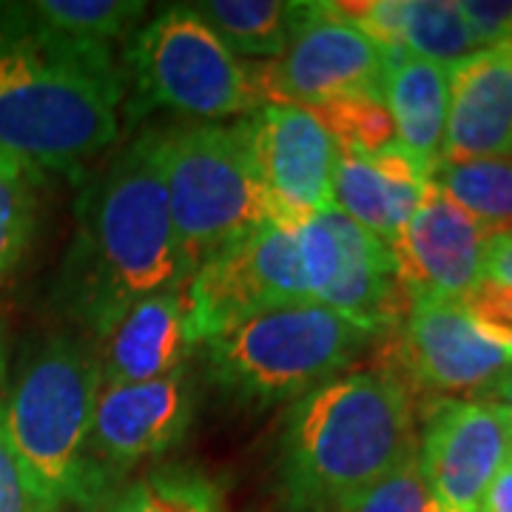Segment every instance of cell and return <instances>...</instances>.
I'll use <instances>...</instances> for the list:
<instances>
[{
	"mask_svg": "<svg viewBox=\"0 0 512 512\" xmlns=\"http://www.w3.org/2000/svg\"><path fill=\"white\" fill-rule=\"evenodd\" d=\"M382 100L393 120L396 143L436 174L450 111V66L421 60L410 52H390Z\"/></svg>",
	"mask_w": 512,
	"mask_h": 512,
	"instance_id": "cell-19",
	"label": "cell"
},
{
	"mask_svg": "<svg viewBox=\"0 0 512 512\" xmlns=\"http://www.w3.org/2000/svg\"><path fill=\"white\" fill-rule=\"evenodd\" d=\"M348 512H433L419 450L404 458L379 484H373Z\"/></svg>",
	"mask_w": 512,
	"mask_h": 512,
	"instance_id": "cell-27",
	"label": "cell"
},
{
	"mask_svg": "<svg viewBox=\"0 0 512 512\" xmlns=\"http://www.w3.org/2000/svg\"><path fill=\"white\" fill-rule=\"evenodd\" d=\"M478 512H512V456L495 473L493 484L487 487Z\"/></svg>",
	"mask_w": 512,
	"mask_h": 512,
	"instance_id": "cell-32",
	"label": "cell"
},
{
	"mask_svg": "<svg viewBox=\"0 0 512 512\" xmlns=\"http://www.w3.org/2000/svg\"><path fill=\"white\" fill-rule=\"evenodd\" d=\"M402 49L439 66H456L476 55L481 43L456 0H402Z\"/></svg>",
	"mask_w": 512,
	"mask_h": 512,
	"instance_id": "cell-24",
	"label": "cell"
},
{
	"mask_svg": "<svg viewBox=\"0 0 512 512\" xmlns=\"http://www.w3.org/2000/svg\"><path fill=\"white\" fill-rule=\"evenodd\" d=\"M100 345L103 384L154 382L185 370L197 342L188 328L183 288L154 293L131 305Z\"/></svg>",
	"mask_w": 512,
	"mask_h": 512,
	"instance_id": "cell-18",
	"label": "cell"
},
{
	"mask_svg": "<svg viewBox=\"0 0 512 512\" xmlns=\"http://www.w3.org/2000/svg\"><path fill=\"white\" fill-rule=\"evenodd\" d=\"M100 387V356L92 345L52 336L23 359L0 407V427L12 450L57 507H92L100 493L89 450Z\"/></svg>",
	"mask_w": 512,
	"mask_h": 512,
	"instance_id": "cell-4",
	"label": "cell"
},
{
	"mask_svg": "<svg viewBox=\"0 0 512 512\" xmlns=\"http://www.w3.org/2000/svg\"><path fill=\"white\" fill-rule=\"evenodd\" d=\"M239 126L276 222L296 225L333 208L339 148L311 111L262 106Z\"/></svg>",
	"mask_w": 512,
	"mask_h": 512,
	"instance_id": "cell-12",
	"label": "cell"
},
{
	"mask_svg": "<svg viewBox=\"0 0 512 512\" xmlns=\"http://www.w3.org/2000/svg\"><path fill=\"white\" fill-rule=\"evenodd\" d=\"M433 183L493 234L512 231V157L441 163Z\"/></svg>",
	"mask_w": 512,
	"mask_h": 512,
	"instance_id": "cell-23",
	"label": "cell"
},
{
	"mask_svg": "<svg viewBox=\"0 0 512 512\" xmlns=\"http://www.w3.org/2000/svg\"><path fill=\"white\" fill-rule=\"evenodd\" d=\"M419 450L413 390L393 367L350 370L291 402L276 439L291 512H348Z\"/></svg>",
	"mask_w": 512,
	"mask_h": 512,
	"instance_id": "cell-2",
	"label": "cell"
},
{
	"mask_svg": "<svg viewBox=\"0 0 512 512\" xmlns=\"http://www.w3.org/2000/svg\"><path fill=\"white\" fill-rule=\"evenodd\" d=\"M461 302L473 313H478L481 319L493 322L498 328L512 330V288H504V285L490 282V279H481Z\"/></svg>",
	"mask_w": 512,
	"mask_h": 512,
	"instance_id": "cell-30",
	"label": "cell"
},
{
	"mask_svg": "<svg viewBox=\"0 0 512 512\" xmlns=\"http://www.w3.org/2000/svg\"><path fill=\"white\" fill-rule=\"evenodd\" d=\"M481 399H487V402L493 404L495 410L501 413V419H504V427H507V433H510L512 439V367L498 379V382L481 396Z\"/></svg>",
	"mask_w": 512,
	"mask_h": 512,
	"instance_id": "cell-33",
	"label": "cell"
},
{
	"mask_svg": "<svg viewBox=\"0 0 512 512\" xmlns=\"http://www.w3.org/2000/svg\"><path fill=\"white\" fill-rule=\"evenodd\" d=\"M373 339V330L319 302H291L208 339L205 367L231 399L268 407L348 373Z\"/></svg>",
	"mask_w": 512,
	"mask_h": 512,
	"instance_id": "cell-5",
	"label": "cell"
},
{
	"mask_svg": "<svg viewBox=\"0 0 512 512\" xmlns=\"http://www.w3.org/2000/svg\"><path fill=\"white\" fill-rule=\"evenodd\" d=\"M183 299L197 345L268 308L311 302L296 225L268 222L208 256L188 276Z\"/></svg>",
	"mask_w": 512,
	"mask_h": 512,
	"instance_id": "cell-8",
	"label": "cell"
},
{
	"mask_svg": "<svg viewBox=\"0 0 512 512\" xmlns=\"http://www.w3.org/2000/svg\"><path fill=\"white\" fill-rule=\"evenodd\" d=\"M512 456L501 413L487 399H441L424 416L419 461L433 512H478Z\"/></svg>",
	"mask_w": 512,
	"mask_h": 512,
	"instance_id": "cell-13",
	"label": "cell"
},
{
	"mask_svg": "<svg viewBox=\"0 0 512 512\" xmlns=\"http://www.w3.org/2000/svg\"><path fill=\"white\" fill-rule=\"evenodd\" d=\"M458 9L481 49L512 37V0H461Z\"/></svg>",
	"mask_w": 512,
	"mask_h": 512,
	"instance_id": "cell-29",
	"label": "cell"
},
{
	"mask_svg": "<svg viewBox=\"0 0 512 512\" xmlns=\"http://www.w3.org/2000/svg\"><path fill=\"white\" fill-rule=\"evenodd\" d=\"M490 228L430 183L419 211L390 242L399 285L407 299H464L484 279Z\"/></svg>",
	"mask_w": 512,
	"mask_h": 512,
	"instance_id": "cell-14",
	"label": "cell"
},
{
	"mask_svg": "<svg viewBox=\"0 0 512 512\" xmlns=\"http://www.w3.org/2000/svg\"><path fill=\"white\" fill-rule=\"evenodd\" d=\"M430 183L433 174L399 143H390L373 154L339 151L333 174V208L390 245L419 211Z\"/></svg>",
	"mask_w": 512,
	"mask_h": 512,
	"instance_id": "cell-17",
	"label": "cell"
},
{
	"mask_svg": "<svg viewBox=\"0 0 512 512\" xmlns=\"http://www.w3.org/2000/svg\"><path fill=\"white\" fill-rule=\"evenodd\" d=\"M35 220V168L0 151V282L15 268Z\"/></svg>",
	"mask_w": 512,
	"mask_h": 512,
	"instance_id": "cell-26",
	"label": "cell"
},
{
	"mask_svg": "<svg viewBox=\"0 0 512 512\" xmlns=\"http://www.w3.org/2000/svg\"><path fill=\"white\" fill-rule=\"evenodd\" d=\"M399 365L410 390L481 399L512 367V330L481 319L461 299H410L399 325Z\"/></svg>",
	"mask_w": 512,
	"mask_h": 512,
	"instance_id": "cell-9",
	"label": "cell"
},
{
	"mask_svg": "<svg viewBox=\"0 0 512 512\" xmlns=\"http://www.w3.org/2000/svg\"><path fill=\"white\" fill-rule=\"evenodd\" d=\"M311 302L342 313L376 336L393 333L407 313L390 245L339 208L296 222Z\"/></svg>",
	"mask_w": 512,
	"mask_h": 512,
	"instance_id": "cell-10",
	"label": "cell"
},
{
	"mask_svg": "<svg viewBox=\"0 0 512 512\" xmlns=\"http://www.w3.org/2000/svg\"><path fill=\"white\" fill-rule=\"evenodd\" d=\"M484 279L512 288V231H498L487 242Z\"/></svg>",
	"mask_w": 512,
	"mask_h": 512,
	"instance_id": "cell-31",
	"label": "cell"
},
{
	"mask_svg": "<svg viewBox=\"0 0 512 512\" xmlns=\"http://www.w3.org/2000/svg\"><path fill=\"white\" fill-rule=\"evenodd\" d=\"M163 171L188 276L234 239L276 222L239 123L165 131Z\"/></svg>",
	"mask_w": 512,
	"mask_h": 512,
	"instance_id": "cell-6",
	"label": "cell"
},
{
	"mask_svg": "<svg viewBox=\"0 0 512 512\" xmlns=\"http://www.w3.org/2000/svg\"><path fill=\"white\" fill-rule=\"evenodd\" d=\"M387 52L330 3H311V15L276 60H254L262 106L313 109L345 97H382Z\"/></svg>",
	"mask_w": 512,
	"mask_h": 512,
	"instance_id": "cell-11",
	"label": "cell"
},
{
	"mask_svg": "<svg viewBox=\"0 0 512 512\" xmlns=\"http://www.w3.org/2000/svg\"><path fill=\"white\" fill-rule=\"evenodd\" d=\"M197 393L185 370L154 382L103 384L92 421V461L128 470L140 461L163 456L183 439L194 421Z\"/></svg>",
	"mask_w": 512,
	"mask_h": 512,
	"instance_id": "cell-15",
	"label": "cell"
},
{
	"mask_svg": "<svg viewBox=\"0 0 512 512\" xmlns=\"http://www.w3.org/2000/svg\"><path fill=\"white\" fill-rule=\"evenodd\" d=\"M94 512H225V493L208 473L174 464L134 478Z\"/></svg>",
	"mask_w": 512,
	"mask_h": 512,
	"instance_id": "cell-22",
	"label": "cell"
},
{
	"mask_svg": "<svg viewBox=\"0 0 512 512\" xmlns=\"http://www.w3.org/2000/svg\"><path fill=\"white\" fill-rule=\"evenodd\" d=\"M495 157H512V37L450 66L441 163Z\"/></svg>",
	"mask_w": 512,
	"mask_h": 512,
	"instance_id": "cell-16",
	"label": "cell"
},
{
	"mask_svg": "<svg viewBox=\"0 0 512 512\" xmlns=\"http://www.w3.org/2000/svg\"><path fill=\"white\" fill-rule=\"evenodd\" d=\"M165 131H143L94 180L77 205L80 228L63 265L66 311L97 342L154 293L188 282L165 191Z\"/></svg>",
	"mask_w": 512,
	"mask_h": 512,
	"instance_id": "cell-1",
	"label": "cell"
},
{
	"mask_svg": "<svg viewBox=\"0 0 512 512\" xmlns=\"http://www.w3.org/2000/svg\"><path fill=\"white\" fill-rule=\"evenodd\" d=\"M0 512H60L55 501L43 493L35 476L23 467L3 427H0Z\"/></svg>",
	"mask_w": 512,
	"mask_h": 512,
	"instance_id": "cell-28",
	"label": "cell"
},
{
	"mask_svg": "<svg viewBox=\"0 0 512 512\" xmlns=\"http://www.w3.org/2000/svg\"><path fill=\"white\" fill-rule=\"evenodd\" d=\"M123 94V80L74 55L29 3H0V151L74 171L114 143Z\"/></svg>",
	"mask_w": 512,
	"mask_h": 512,
	"instance_id": "cell-3",
	"label": "cell"
},
{
	"mask_svg": "<svg viewBox=\"0 0 512 512\" xmlns=\"http://www.w3.org/2000/svg\"><path fill=\"white\" fill-rule=\"evenodd\" d=\"M49 32L72 52L92 63L97 72L126 83V63L114 55V46L126 40L137 20L146 15L140 0H37L29 3Z\"/></svg>",
	"mask_w": 512,
	"mask_h": 512,
	"instance_id": "cell-20",
	"label": "cell"
},
{
	"mask_svg": "<svg viewBox=\"0 0 512 512\" xmlns=\"http://www.w3.org/2000/svg\"><path fill=\"white\" fill-rule=\"evenodd\" d=\"M308 111L325 126L339 151L373 154L396 143L393 120L382 97H345Z\"/></svg>",
	"mask_w": 512,
	"mask_h": 512,
	"instance_id": "cell-25",
	"label": "cell"
},
{
	"mask_svg": "<svg viewBox=\"0 0 512 512\" xmlns=\"http://www.w3.org/2000/svg\"><path fill=\"white\" fill-rule=\"evenodd\" d=\"M123 63L131 80V120L154 109L202 120L262 109L254 60H239L188 3L165 6L143 26Z\"/></svg>",
	"mask_w": 512,
	"mask_h": 512,
	"instance_id": "cell-7",
	"label": "cell"
},
{
	"mask_svg": "<svg viewBox=\"0 0 512 512\" xmlns=\"http://www.w3.org/2000/svg\"><path fill=\"white\" fill-rule=\"evenodd\" d=\"M239 60H276L311 15L299 0H205L191 3Z\"/></svg>",
	"mask_w": 512,
	"mask_h": 512,
	"instance_id": "cell-21",
	"label": "cell"
}]
</instances>
